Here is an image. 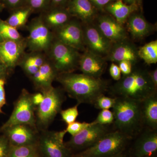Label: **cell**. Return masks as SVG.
<instances>
[{
	"mask_svg": "<svg viewBox=\"0 0 157 157\" xmlns=\"http://www.w3.org/2000/svg\"><path fill=\"white\" fill-rule=\"evenodd\" d=\"M56 80L71 98L77 103L93 104L98 97L107 91V82L83 74L73 73H60Z\"/></svg>",
	"mask_w": 157,
	"mask_h": 157,
	"instance_id": "cell-1",
	"label": "cell"
},
{
	"mask_svg": "<svg viewBox=\"0 0 157 157\" xmlns=\"http://www.w3.org/2000/svg\"><path fill=\"white\" fill-rule=\"evenodd\" d=\"M113 107L116 130L134 138L144 126L142 102L123 97H115Z\"/></svg>",
	"mask_w": 157,
	"mask_h": 157,
	"instance_id": "cell-2",
	"label": "cell"
},
{
	"mask_svg": "<svg viewBox=\"0 0 157 157\" xmlns=\"http://www.w3.org/2000/svg\"><path fill=\"white\" fill-rule=\"evenodd\" d=\"M142 69H133L128 75H124L111 88L116 97H123L142 102L156 94L157 88L153 84L149 73Z\"/></svg>",
	"mask_w": 157,
	"mask_h": 157,
	"instance_id": "cell-3",
	"label": "cell"
},
{
	"mask_svg": "<svg viewBox=\"0 0 157 157\" xmlns=\"http://www.w3.org/2000/svg\"><path fill=\"white\" fill-rule=\"evenodd\" d=\"M132 137L115 130L109 132L98 142L71 157H107L128 149Z\"/></svg>",
	"mask_w": 157,
	"mask_h": 157,
	"instance_id": "cell-4",
	"label": "cell"
},
{
	"mask_svg": "<svg viewBox=\"0 0 157 157\" xmlns=\"http://www.w3.org/2000/svg\"><path fill=\"white\" fill-rule=\"evenodd\" d=\"M41 92L44 98L36 107L35 113L36 127L39 132L48 130L57 114L62 110L65 99L63 90L52 86Z\"/></svg>",
	"mask_w": 157,
	"mask_h": 157,
	"instance_id": "cell-5",
	"label": "cell"
},
{
	"mask_svg": "<svg viewBox=\"0 0 157 157\" xmlns=\"http://www.w3.org/2000/svg\"><path fill=\"white\" fill-rule=\"evenodd\" d=\"M49 50L52 64L58 74L73 73L78 67L81 55L78 51L56 39Z\"/></svg>",
	"mask_w": 157,
	"mask_h": 157,
	"instance_id": "cell-6",
	"label": "cell"
},
{
	"mask_svg": "<svg viewBox=\"0 0 157 157\" xmlns=\"http://www.w3.org/2000/svg\"><path fill=\"white\" fill-rule=\"evenodd\" d=\"M36 107L33 101V94L23 89L14 104V109L9 120L0 129L5 130L17 124H27L37 128L36 124Z\"/></svg>",
	"mask_w": 157,
	"mask_h": 157,
	"instance_id": "cell-7",
	"label": "cell"
},
{
	"mask_svg": "<svg viewBox=\"0 0 157 157\" xmlns=\"http://www.w3.org/2000/svg\"><path fill=\"white\" fill-rule=\"evenodd\" d=\"M67 132L44 130L39 132L36 145L42 157H71L72 153L63 142Z\"/></svg>",
	"mask_w": 157,
	"mask_h": 157,
	"instance_id": "cell-8",
	"label": "cell"
},
{
	"mask_svg": "<svg viewBox=\"0 0 157 157\" xmlns=\"http://www.w3.org/2000/svg\"><path fill=\"white\" fill-rule=\"evenodd\" d=\"M93 122V124L86 128L77 135L72 136L70 140L65 143L72 155L92 146L109 132L107 125L96 124Z\"/></svg>",
	"mask_w": 157,
	"mask_h": 157,
	"instance_id": "cell-9",
	"label": "cell"
},
{
	"mask_svg": "<svg viewBox=\"0 0 157 157\" xmlns=\"http://www.w3.org/2000/svg\"><path fill=\"white\" fill-rule=\"evenodd\" d=\"M28 28L29 36L26 40L27 46L34 52L49 50L54 40V36L41 16L32 20Z\"/></svg>",
	"mask_w": 157,
	"mask_h": 157,
	"instance_id": "cell-10",
	"label": "cell"
},
{
	"mask_svg": "<svg viewBox=\"0 0 157 157\" xmlns=\"http://www.w3.org/2000/svg\"><path fill=\"white\" fill-rule=\"evenodd\" d=\"M157 130L147 128L142 131L132 147L127 149L128 157H151L156 156Z\"/></svg>",
	"mask_w": 157,
	"mask_h": 157,
	"instance_id": "cell-11",
	"label": "cell"
},
{
	"mask_svg": "<svg viewBox=\"0 0 157 157\" xmlns=\"http://www.w3.org/2000/svg\"><path fill=\"white\" fill-rule=\"evenodd\" d=\"M82 29L84 44L87 49L105 59L113 43L92 23L85 24Z\"/></svg>",
	"mask_w": 157,
	"mask_h": 157,
	"instance_id": "cell-12",
	"label": "cell"
},
{
	"mask_svg": "<svg viewBox=\"0 0 157 157\" xmlns=\"http://www.w3.org/2000/svg\"><path fill=\"white\" fill-rule=\"evenodd\" d=\"M55 30L57 40L76 50H85L82 27L78 21L70 20Z\"/></svg>",
	"mask_w": 157,
	"mask_h": 157,
	"instance_id": "cell-13",
	"label": "cell"
},
{
	"mask_svg": "<svg viewBox=\"0 0 157 157\" xmlns=\"http://www.w3.org/2000/svg\"><path fill=\"white\" fill-rule=\"evenodd\" d=\"M26 46V41L23 39L0 43V60L6 69H13L21 63Z\"/></svg>",
	"mask_w": 157,
	"mask_h": 157,
	"instance_id": "cell-14",
	"label": "cell"
},
{
	"mask_svg": "<svg viewBox=\"0 0 157 157\" xmlns=\"http://www.w3.org/2000/svg\"><path fill=\"white\" fill-rule=\"evenodd\" d=\"M11 146H21L37 144L39 132L38 129L27 124L12 126L4 131Z\"/></svg>",
	"mask_w": 157,
	"mask_h": 157,
	"instance_id": "cell-15",
	"label": "cell"
},
{
	"mask_svg": "<svg viewBox=\"0 0 157 157\" xmlns=\"http://www.w3.org/2000/svg\"><path fill=\"white\" fill-rule=\"evenodd\" d=\"M139 59L138 49L134 43L128 39L113 43L109 53L105 58L106 60L117 63L123 61L132 62L133 65Z\"/></svg>",
	"mask_w": 157,
	"mask_h": 157,
	"instance_id": "cell-16",
	"label": "cell"
},
{
	"mask_svg": "<svg viewBox=\"0 0 157 157\" xmlns=\"http://www.w3.org/2000/svg\"><path fill=\"white\" fill-rule=\"evenodd\" d=\"M106 59L86 49L79 60V69L87 76L101 78L107 67Z\"/></svg>",
	"mask_w": 157,
	"mask_h": 157,
	"instance_id": "cell-17",
	"label": "cell"
},
{
	"mask_svg": "<svg viewBox=\"0 0 157 157\" xmlns=\"http://www.w3.org/2000/svg\"><path fill=\"white\" fill-rule=\"evenodd\" d=\"M96 26L113 43L128 39L127 30L123 25L110 16L104 15L99 17Z\"/></svg>",
	"mask_w": 157,
	"mask_h": 157,
	"instance_id": "cell-18",
	"label": "cell"
},
{
	"mask_svg": "<svg viewBox=\"0 0 157 157\" xmlns=\"http://www.w3.org/2000/svg\"><path fill=\"white\" fill-rule=\"evenodd\" d=\"M128 31L133 39L141 40L151 35L154 31L155 27L141 14L132 13L127 21Z\"/></svg>",
	"mask_w": 157,
	"mask_h": 157,
	"instance_id": "cell-19",
	"label": "cell"
},
{
	"mask_svg": "<svg viewBox=\"0 0 157 157\" xmlns=\"http://www.w3.org/2000/svg\"><path fill=\"white\" fill-rule=\"evenodd\" d=\"M67 5L70 15L79 18L84 24L91 23L95 17V9L90 0H70Z\"/></svg>",
	"mask_w": 157,
	"mask_h": 157,
	"instance_id": "cell-20",
	"label": "cell"
},
{
	"mask_svg": "<svg viewBox=\"0 0 157 157\" xmlns=\"http://www.w3.org/2000/svg\"><path fill=\"white\" fill-rule=\"evenodd\" d=\"M42 12L40 16L43 22L48 28L55 30L69 22L72 16L64 7H49Z\"/></svg>",
	"mask_w": 157,
	"mask_h": 157,
	"instance_id": "cell-21",
	"label": "cell"
},
{
	"mask_svg": "<svg viewBox=\"0 0 157 157\" xmlns=\"http://www.w3.org/2000/svg\"><path fill=\"white\" fill-rule=\"evenodd\" d=\"M144 123L147 128L157 130V97L156 94L142 102Z\"/></svg>",
	"mask_w": 157,
	"mask_h": 157,
	"instance_id": "cell-22",
	"label": "cell"
},
{
	"mask_svg": "<svg viewBox=\"0 0 157 157\" xmlns=\"http://www.w3.org/2000/svg\"><path fill=\"white\" fill-rule=\"evenodd\" d=\"M106 9L118 22L123 25L129 16L137 9V6L127 5L123 0H117L108 4L106 6Z\"/></svg>",
	"mask_w": 157,
	"mask_h": 157,
	"instance_id": "cell-23",
	"label": "cell"
},
{
	"mask_svg": "<svg viewBox=\"0 0 157 157\" xmlns=\"http://www.w3.org/2000/svg\"><path fill=\"white\" fill-rule=\"evenodd\" d=\"M33 12L32 9L27 6L15 9L12 11L6 22L16 29L21 27L25 25Z\"/></svg>",
	"mask_w": 157,
	"mask_h": 157,
	"instance_id": "cell-24",
	"label": "cell"
},
{
	"mask_svg": "<svg viewBox=\"0 0 157 157\" xmlns=\"http://www.w3.org/2000/svg\"><path fill=\"white\" fill-rule=\"evenodd\" d=\"M139 58L142 59L147 65L157 63V41H151L138 49Z\"/></svg>",
	"mask_w": 157,
	"mask_h": 157,
	"instance_id": "cell-25",
	"label": "cell"
},
{
	"mask_svg": "<svg viewBox=\"0 0 157 157\" xmlns=\"http://www.w3.org/2000/svg\"><path fill=\"white\" fill-rule=\"evenodd\" d=\"M36 144L11 146L8 157H39Z\"/></svg>",
	"mask_w": 157,
	"mask_h": 157,
	"instance_id": "cell-26",
	"label": "cell"
},
{
	"mask_svg": "<svg viewBox=\"0 0 157 157\" xmlns=\"http://www.w3.org/2000/svg\"><path fill=\"white\" fill-rule=\"evenodd\" d=\"M0 33L5 40H20L22 39L17 29L0 20Z\"/></svg>",
	"mask_w": 157,
	"mask_h": 157,
	"instance_id": "cell-27",
	"label": "cell"
},
{
	"mask_svg": "<svg viewBox=\"0 0 157 157\" xmlns=\"http://www.w3.org/2000/svg\"><path fill=\"white\" fill-rule=\"evenodd\" d=\"M79 104L77 103L74 107H70L65 110H61L60 113L61 115L62 119L67 125L76 121L78 115V107Z\"/></svg>",
	"mask_w": 157,
	"mask_h": 157,
	"instance_id": "cell-28",
	"label": "cell"
},
{
	"mask_svg": "<svg viewBox=\"0 0 157 157\" xmlns=\"http://www.w3.org/2000/svg\"><path fill=\"white\" fill-rule=\"evenodd\" d=\"M50 2L51 0H27L26 6L33 12H43L49 8Z\"/></svg>",
	"mask_w": 157,
	"mask_h": 157,
	"instance_id": "cell-29",
	"label": "cell"
},
{
	"mask_svg": "<svg viewBox=\"0 0 157 157\" xmlns=\"http://www.w3.org/2000/svg\"><path fill=\"white\" fill-rule=\"evenodd\" d=\"M116 98H109L103 94L98 97L94 105L97 109H109L113 107Z\"/></svg>",
	"mask_w": 157,
	"mask_h": 157,
	"instance_id": "cell-30",
	"label": "cell"
},
{
	"mask_svg": "<svg viewBox=\"0 0 157 157\" xmlns=\"http://www.w3.org/2000/svg\"><path fill=\"white\" fill-rule=\"evenodd\" d=\"M113 121L114 116L112 112L109 109H102L94 121L96 124L107 125L113 123Z\"/></svg>",
	"mask_w": 157,
	"mask_h": 157,
	"instance_id": "cell-31",
	"label": "cell"
},
{
	"mask_svg": "<svg viewBox=\"0 0 157 157\" xmlns=\"http://www.w3.org/2000/svg\"><path fill=\"white\" fill-rule=\"evenodd\" d=\"M94 124V122L91 123L80 122L75 121L67 125V128L65 129L67 133H69L73 136L77 135L79 132L84 130L87 127L91 125Z\"/></svg>",
	"mask_w": 157,
	"mask_h": 157,
	"instance_id": "cell-32",
	"label": "cell"
},
{
	"mask_svg": "<svg viewBox=\"0 0 157 157\" xmlns=\"http://www.w3.org/2000/svg\"><path fill=\"white\" fill-rule=\"evenodd\" d=\"M21 67L25 73L30 76L36 73L39 69V68L33 64L29 57L21 63Z\"/></svg>",
	"mask_w": 157,
	"mask_h": 157,
	"instance_id": "cell-33",
	"label": "cell"
},
{
	"mask_svg": "<svg viewBox=\"0 0 157 157\" xmlns=\"http://www.w3.org/2000/svg\"><path fill=\"white\" fill-rule=\"evenodd\" d=\"M10 147V142L6 135L0 137V157H8Z\"/></svg>",
	"mask_w": 157,
	"mask_h": 157,
	"instance_id": "cell-34",
	"label": "cell"
},
{
	"mask_svg": "<svg viewBox=\"0 0 157 157\" xmlns=\"http://www.w3.org/2000/svg\"><path fill=\"white\" fill-rule=\"evenodd\" d=\"M5 6L13 10L26 6L27 0H3Z\"/></svg>",
	"mask_w": 157,
	"mask_h": 157,
	"instance_id": "cell-35",
	"label": "cell"
},
{
	"mask_svg": "<svg viewBox=\"0 0 157 157\" xmlns=\"http://www.w3.org/2000/svg\"><path fill=\"white\" fill-rule=\"evenodd\" d=\"M109 74L113 79L119 81L121 78V73L118 65L116 63H112L109 69Z\"/></svg>",
	"mask_w": 157,
	"mask_h": 157,
	"instance_id": "cell-36",
	"label": "cell"
},
{
	"mask_svg": "<svg viewBox=\"0 0 157 157\" xmlns=\"http://www.w3.org/2000/svg\"><path fill=\"white\" fill-rule=\"evenodd\" d=\"M132 62L128 61H123L118 63V66L121 73L124 75H128L132 72L133 66Z\"/></svg>",
	"mask_w": 157,
	"mask_h": 157,
	"instance_id": "cell-37",
	"label": "cell"
},
{
	"mask_svg": "<svg viewBox=\"0 0 157 157\" xmlns=\"http://www.w3.org/2000/svg\"><path fill=\"white\" fill-rule=\"evenodd\" d=\"M5 83V79L2 78H0V113H3L2 108L6 104Z\"/></svg>",
	"mask_w": 157,
	"mask_h": 157,
	"instance_id": "cell-38",
	"label": "cell"
},
{
	"mask_svg": "<svg viewBox=\"0 0 157 157\" xmlns=\"http://www.w3.org/2000/svg\"><path fill=\"white\" fill-rule=\"evenodd\" d=\"M29 58L33 64L39 68L46 62L43 56L39 54L31 56Z\"/></svg>",
	"mask_w": 157,
	"mask_h": 157,
	"instance_id": "cell-39",
	"label": "cell"
},
{
	"mask_svg": "<svg viewBox=\"0 0 157 157\" xmlns=\"http://www.w3.org/2000/svg\"><path fill=\"white\" fill-rule=\"evenodd\" d=\"M44 96L41 92L33 94V101L34 105L36 107L43 101Z\"/></svg>",
	"mask_w": 157,
	"mask_h": 157,
	"instance_id": "cell-40",
	"label": "cell"
},
{
	"mask_svg": "<svg viewBox=\"0 0 157 157\" xmlns=\"http://www.w3.org/2000/svg\"><path fill=\"white\" fill-rule=\"evenodd\" d=\"M69 1L70 0H51L49 7H64V6L67 4Z\"/></svg>",
	"mask_w": 157,
	"mask_h": 157,
	"instance_id": "cell-41",
	"label": "cell"
},
{
	"mask_svg": "<svg viewBox=\"0 0 157 157\" xmlns=\"http://www.w3.org/2000/svg\"><path fill=\"white\" fill-rule=\"evenodd\" d=\"M93 5L99 8H103L107 6L111 2V0H90Z\"/></svg>",
	"mask_w": 157,
	"mask_h": 157,
	"instance_id": "cell-42",
	"label": "cell"
},
{
	"mask_svg": "<svg viewBox=\"0 0 157 157\" xmlns=\"http://www.w3.org/2000/svg\"><path fill=\"white\" fill-rule=\"evenodd\" d=\"M149 73L150 77L151 79L153 84H154L155 87L157 88V69H155L154 70Z\"/></svg>",
	"mask_w": 157,
	"mask_h": 157,
	"instance_id": "cell-43",
	"label": "cell"
},
{
	"mask_svg": "<svg viewBox=\"0 0 157 157\" xmlns=\"http://www.w3.org/2000/svg\"><path fill=\"white\" fill-rule=\"evenodd\" d=\"M127 149L124 151L120 152L116 154L107 157H128V153H127Z\"/></svg>",
	"mask_w": 157,
	"mask_h": 157,
	"instance_id": "cell-44",
	"label": "cell"
},
{
	"mask_svg": "<svg viewBox=\"0 0 157 157\" xmlns=\"http://www.w3.org/2000/svg\"><path fill=\"white\" fill-rule=\"evenodd\" d=\"M7 70V69L0 60V78H2V76L5 75Z\"/></svg>",
	"mask_w": 157,
	"mask_h": 157,
	"instance_id": "cell-45",
	"label": "cell"
},
{
	"mask_svg": "<svg viewBox=\"0 0 157 157\" xmlns=\"http://www.w3.org/2000/svg\"><path fill=\"white\" fill-rule=\"evenodd\" d=\"M137 1V0H123V2H125V4L129 5H136V2Z\"/></svg>",
	"mask_w": 157,
	"mask_h": 157,
	"instance_id": "cell-46",
	"label": "cell"
},
{
	"mask_svg": "<svg viewBox=\"0 0 157 157\" xmlns=\"http://www.w3.org/2000/svg\"><path fill=\"white\" fill-rule=\"evenodd\" d=\"M4 41V39H3L2 36V35H1V33H0V43L1 42H3Z\"/></svg>",
	"mask_w": 157,
	"mask_h": 157,
	"instance_id": "cell-47",
	"label": "cell"
},
{
	"mask_svg": "<svg viewBox=\"0 0 157 157\" xmlns=\"http://www.w3.org/2000/svg\"><path fill=\"white\" fill-rule=\"evenodd\" d=\"M1 8H2V6H1V4H0V10H1Z\"/></svg>",
	"mask_w": 157,
	"mask_h": 157,
	"instance_id": "cell-48",
	"label": "cell"
},
{
	"mask_svg": "<svg viewBox=\"0 0 157 157\" xmlns=\"http://www.w3.org/2000/svg\"><path fill=\"white\" fill-rule=\"evenodd\" d=\"M151 157H156V156H155Z\"/></svg>",
	"mask_w": 157,
	"mask_h": 157,
	"instance_id": "cell-49",
	"label": "cell"
},
{
	"mask_svg": "<svg viewBox=\"0 0 157 157\" xmlns=\"http://www.w3.org/2000/svg\"><path fill=\"white\" fill-rule=\"evenodd\" d=\"M137 1H141V0H137Z\"/></svg>",
	"mask_w": 157,
	"mask_h": 157,
	"instance_id": "cell-50",
	"label": "cell"
},
{
	"mask_svg": "<svg viewBox=\"0 0 157 157\" xmlns=\"http://www.w3.org/2000/svg\"></svg>",
	"mask_w": 157,
	"mask_h": 157,
	"instance_id": "cell-51",
	"label": "cell"
}]
</instances>
